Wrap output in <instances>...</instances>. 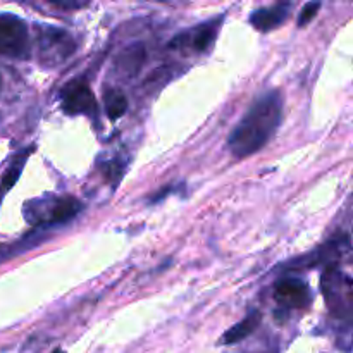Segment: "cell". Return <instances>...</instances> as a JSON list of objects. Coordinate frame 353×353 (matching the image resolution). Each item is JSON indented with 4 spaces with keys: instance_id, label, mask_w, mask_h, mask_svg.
Returning <instances> with one entry per match:
<instances>
[{
    "instance_id": "obj_13",
    "label": "cell",
    "mask_w": 353,
    "mask_h": 353,
    "mask_svg": "<svg viewBox=\"0 0 353 353\" xmlns=\"http://www.w3.org/2000/svg\"><path fill=\"white\" fill-rule=\"evenodd\" d=\"M21 169H23V162H21V161L10 165L9 171L3 174V179H2V188L3 190H9V188H12L14 185H16L17 178H19V174H21Z\"/></svg>"
},
{
    "instance_id": "obj_9",
    "label": "cell",
    "mask_w": 353,
    "mask_h": 353,
    "mask_svg": "<svg viewBox=\"0 0 353 353\" xmlns=\"http://www.w3.org/2000/svg\"><path fill=\"white\" fill-rule=\"evenodd\" d=\"M290 3H276L272 7H262L252 12L250 23L259 31H271L281 26L290 14Z\"/></svg>"
},
{
    "instance_id": "obj_14",
    "label": "cell",
    "mask_w": 353,
    "mask_h": 353,
    "mask_svg": "<svg viewBox=\"0 0 353 353\" xmlns=\"http://www.w3.org/2000/svg\"><path fill=\"white\" fill-rule=\"evenodd\" d=\"M321 9V3L319 2H310L307 3L305 7L302 9V12H300L299 16V26H305V24H309L310 21L314 19V17L317 16V12H319Z\"/></svg>"
},
{
    "instance_id": "obj_7",
    "label": "cell",
    "mask_w": 353,
    "mask_h": 353,
    "mask_svg": "<svg viewBox=\"0 0 353 353\" xmlns=\"http://www.w3.org/2000/svg\"><path fill=\"white\" fill-rule=\"evenodd\" d=\"M221 19L209 21V23H203L200 26H196L192 33H183L179 37H176L174 40L171 41V47L179 48L185 47V45H190L195 52H205L209 50L210 45L216 40L217 30H219Z\"/></svg>"
},
{
    "instance_id": "obj_11",
    "label": "cell",
    "mask_w": 353,
    "mask_h": 353,
    "mask_svg": "<svg viewBox=\"0 0 353 353\" xmlns=\"http://www.w3.org/2000/svg\"><path fill=\"white\" fill-rule=\"evenodd\" d=\"M261 319H262L261 312H252L250 316L245 317L241 323L234 324L230 331H226V334L223 336V343L226 345L240 343L241 340L248 338L255 330H257L259 324H261Z\"/></svg>"
},
{
    "instance_id": "obj_3",
    "label": "cell",
    "mask_w": 353,
    "mask_h": 353,
    "mask_svg": "<svg viewBox=\"0 0 353 353\" xmlns=\"http://www.w3.org/2000/svg\"><path fill=\"white\" fill-rule=\"evenodd\" d=\"M30 54L26 23L12 14H0V55L23 59Z\"/></svg>"
},
{
    "instance_id": "obj_1",
    "label": "cell",
    "mask_w": 353,
    "mask_h": 353,
    "mask_svg": "<svg viewBox=\"0 0 353 353\" xmlns=\"http://www.w3.org/2000/svg\"><path fill=\"white\" fill-rule=\"evenodd\" d=\"M283 119V97L268 92L254 102L243 119L231 131L228 147L234 157H248L269 143Z\"/></svg>"
},
{
    "instance_id": "obj_17",
    "label": "cell",
    "mask_w": 353,
    "mask_h": 353,
    "mask_svg": "<svg viewBox=\"0 0 353 353\" xmlns=\"http://www.w3.org/2000/svg\"><path fill=\"white\" fill-rule=\"evenodd\" d=\"M0 90H2V78H0Z\"/></svg>"
},
{
    "instance_id": "obj_2",
    "label": "cell",
    "mask_w": 353,
    "mask_h": 353,
    "mask_svg": "<svg viewBox=\"0 0 353 353\" xmlns=\"http://www.w3.org/2000/svg\"><path fill=\"white\" fill-rule=\"evenodd\" d=\"M38 59L47 68H55L68 61L76 50V41L68 31L55 26H41L37 38Z\"/></svg>"
},
{
    "instance_id": "obj_6",
    "label": "cell",
    "mask_w": 353,
    "mask_h": 353,
    "mask_svg": "<svg viewBox=\"0 0 353 353\" xmlns=\"http://www.w3.org/2000/svg\"><path fill=\"white\" fill-rule=\"evenodd\" d=\"M274 299L283 309H305L312 302V293L300 279L286 278L276 285Z\"/></svg>"
},
{
    "instance_id": "obj_12",
    "label": "cell",
    "mask_w": 353,
    "mask_h": 353,
    "mask_svg": "<svg viewBox=\"0 0 353 353\" xmlns=\"http://www.w3.org/2000/svg\"><path fill=\"white\" fill-rule=\"evenodd\" d=\"M103 105H105V112L109 119L116 121L126 114L128 99L117 88H107L103 92Z\"/></svg>"
},
{
    "instance_id": "obj_8",
    "label": "cell",
    "mask_w": 353,
    "mask_h": 353,
    "mask_svg": "<svg viewBox=\"0 0 353 353\" xmlns=\"http://www.w3.org/2000/svg\"><path fill=\"white\" fill-rule=\"evenodd\" d=\"M145 61H147V50H145L143 43H133L117 55L114 61V69L119 72V76L134 78L143 68Z\"/></svg>"
},
{
    "instance_id": "obj_16",
    "label": "cell",
    "mask_w": 353,
    "mask_h": 353,
    "mask_svg": "<svg viewBox=\"0 0 353 353\" xmlns=\"http://www.w3.org/2000/svg\"><path fill=\"white\" fill-rule=\"evenodd\" d=\"M52 353H64L62 350H55V352H52Z\"/></svg>"
},
{
    "instance_id": "obj_5",
    "label": "cell",
    "mask_w": 353,
    "mask_h": 353,
    "mask_svg": "<svg viewBox=\"0 0 353 353\" xmlns=\"http://www.w3.org/2000/svg\"><path fill=\"white\" fill-rule=\"evenodd\" d=\"M62 107L68 114L97 116V100L90 86L83 81H71L62 92Z\"/></svg>"
},
{
    "instance_id": "obj_4",
    "label": "cell",
    "mask_w": 353,
    "mask_h": 353,
    "mask_svg": "<svg viewBox=\"0 0 353 353\" xmlns=\"http://www.w3.org/2000/svg\"><path fill=\"white\" fill-rule=\"evenodd\" d=\"M324 296L330 309L340 316H350L352 312V281L336 269H327L323 278Z\"/></svg>"
},
{
    "instance_id": "obj_15",
    "label": "cell",
    "mask_w": 353,
    "mask_h": 353,
    "mask_svg": "<svg viewBox=\"0 0 353 353\" xmlns=\"http://www.w3.org/2000/svg\"><path fill=\"white\" fill-rule=\"evenodd\" d=\"M52 6L57 7V9H62V10H71V9H81V7H85L86 3H81V2H52Z\"/></svg>"
},
{
    "instance_id": "obj_10",
    "label": "cell",
    "mask_w": 353,
    "mask_h": 353,
    "mask_svg": "<svg viewBox=\"0 0 353 353\" xmlns=\"http://www.w3.org/2000/svg\"><path fill=\"white\" fill-rule=\"evenodd\" d=\"M81 210V203L72 196H62V199H54L50 205H47V212L41 214L40 221L45 223L57 224V223H68L69 219L76 216ZM38 221V223H40Z\"/></svg>"
}]
</instances>
